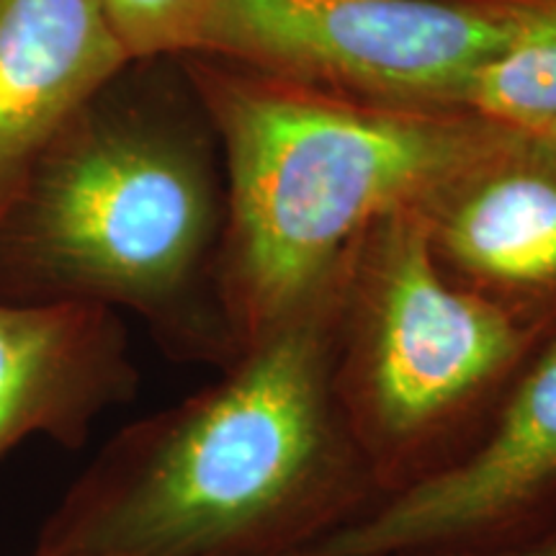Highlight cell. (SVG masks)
I'll return each mask as SVG.
<instances>
[{
	"instance_id": "4",
	"label": "cell",
	"mask_w": 556,
	"mask_h": 556,
	"mask_svg": "<svg viewBox=\"0 0 556 556\" xmlns=\"http://www.w3.org/2000/svg\"><path fill=\"white\" fill-rule=\"evenodd\" d=\"M554 328L456 283L420 206L374 222L345 258L332 389L379 497L467 446Z\"/></svg>"
},
{
	"instance_id": "7",
	"label": "cell",
	"mask_w": 556,
	"mask_h": 556,
	"mask_svg": "<svg viewBox=\"0 0 556 556\" xmlns=\"http://www.w3.org/2000/svg\"><path fill=\"white\" fill-rule=\"evenodd\" d=\"M433 255L456 283L556 323V142L513 131L420 206Z\"/></svg>"
},
{
	"instance_id": "10",
	"label": "cell",
	"mask_w": 556,
	"mask_h": 556,
	"mask_svg": "<svg viewBox=\"0 0 556 556\" xmlns=\"http://www.w3.org/2000/svg\"><path fill=\"white\" fill-rule=\"evenodd\" d=\"M503 21L505 45L471 83L467 111L544 135L556 124V0H467Z\"/></svg>"
},
{
	"instance_id": "6",
	"label": "cell",
	"mask_w": 556,
	"mask_h": 556,
	"mask_svg": "<svg viewBox=\"0 0 556 556\" xmlns=\"http://www.w3.org/2000/svg\"><path fill=\"white\" fill-rule=\"evenodd\" d=\"M556 510V328L479 433L433 475L374 500L296 556H366L510 536Z\"/></svg>"
},
{
	"instance_id": "9",
	"label": "cell",
	"mask_w": 556,
	"mask_h": 556,
	"mask_svg": "<svg viewBox=\"0 0 556 556\" xmlns=\"http://www.w3.org/2000/svg\"><path fill=\"white\" fill-rule=\"evenodd\" d=\"M129 60L101 0H0V214L62 124Z\"/></svg>"
},
{
	"instance_id": "1",
	"label": "cell",
	"mask_w": 556,
	"mask_h": 556,
	"mask_svg": "<svg viewBox=\"0 0 556 556\" xmlns=\"http://www.w3.org/2000/svg\"><path fill=\"white\" fill-rule=\"evenodd\" d=\"M343 266L178 405L119 430L37 552L296 556L379 497L332 389Z\"/></svg>"
},
{
	"instance_id": "13",
	"label": "cell",
	"mask_w": 556,
	"mask_h": 556,
	"mask_svg": "<svg viewBox=\"0 0 556 556\" xmlns=\"http://www.w3.org/2000/svg\"><path fill=\"white\" fill-rule=\"evenodd\" d=\"M31 556H86V554H50V552H34Z\"/></svg>"
},
{
	"instance_id": "2",
	"label": "cell",
	"mask_w": 556,
	"mask_h": 556,
	"mask_svg": "<svg viewBox=\"0 0 556 556\" xmlns=\"http://www.w3.org/2000/svg\"><path fill=\"white\" fill-rule=\"evenodd\" d=\"M219 144L178 58L129 60L58 129L0 214V302L148 319L178 358L227 366Z\"/></svg>"
},
{
	"instance_id": "8",
	"label": "cell",
	"mask_w": 556,
	"mask_h": 556,
	"mask_svg": "<svg viewBox=\"0 0 556 556\" xmlns=\"http://www.w3.org/2000/svg\"><path fill=\"white\" fill-rule=\"evenodd\" d=\"M114 309L0 302V456L29 435L78 448L103 409L135 397Z\"/></svg>"
},
{
	"instance_id": "11",
	"label": "cell",
	"mask_w": 556,
	"mask_h": 556,
	"mask_svg": "<svg viewBox=\"0 0 556 556\" xmlns=\"http://www.w3.org/2000/svg\"><path fill=\"white\" fill-rule=\"evenodd\" d=\"M204 3L206 0H101L131 60L189 54Z\"/></svg>"
},
{
	"instance_id": "14",
	"label": "cell",
	"mask_w": 556,
	"mask_h": 556,
	"mask_svg": "<svg viewBox=\"0 0 556 556\" xmlns=\"http://www.w3.org/2000/svg\"><path fill=\"white\" fill-rule=\"evenodd\" d=\"M544 137H548V139H554V142H556V124H554V127H552V129H548V131H544Z\"/></svg>"
},
{
	"instance_id": "12",
	"label": "cell",
	"mask_w": 556,
	"mask_h": 556,
	"mask_svg": "<svg viewBox=\"0 0 556 556\" xmlns=\"http://www.w3.org/2000/svg\"><path fill=\"white\" fill-rule=\"evenodd\" d=\"M366 556H556V510L541 523L510 536L475 541V544H451L428 548H402Z\"/></svg>"
},
{
	"instance_id": "5",
	"label": "cell",
	"mask_w": 556,
	"mask_h": 556,
	"mask_svg": "<svg viewBox=\"0 0 556 556\" xmlns=\"http://www.w3.org/2000/svg\"><path fill=\"white\" fill-rule=\"evenodd\" d=\"M505 45L467 0H206L189 54L400 106L464 109Z\"/></svg>"
},
{
	"instance_id": "3",
	"label": "cell",
	"mask_w": 556,
	"mask_h": 556,
	"mask_svg": "<svg viewBox=\"0 0 556 556\" xmlns=\"http://www.w3.org/2000/svg\"><path fill=\"white\" fill-rule=\"evenodd\" d=\"M217 135V294L235 353L317 294L361 235L422 206L513 131L464 109L400 106L178 54Z\"/></svg>"
}]
</instances>
